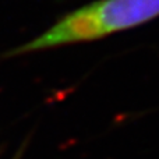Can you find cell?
<instances>
[{
  "mask_svg": "<svg viewBox=\"0 0 159 159\" xmlns=\"http://www.w3.org/2000/svg\"><path fill=\"white\" fill-rule=\"evenodd\" d=\"M159 17V0H95L63 16L13 53L89 42L140 27Z\"/></svg>",
  "mask_w": 159,
  "mask_h": 159,
  "instance_id": "obj_1",
  "label": "cell"
}]
</instances>
